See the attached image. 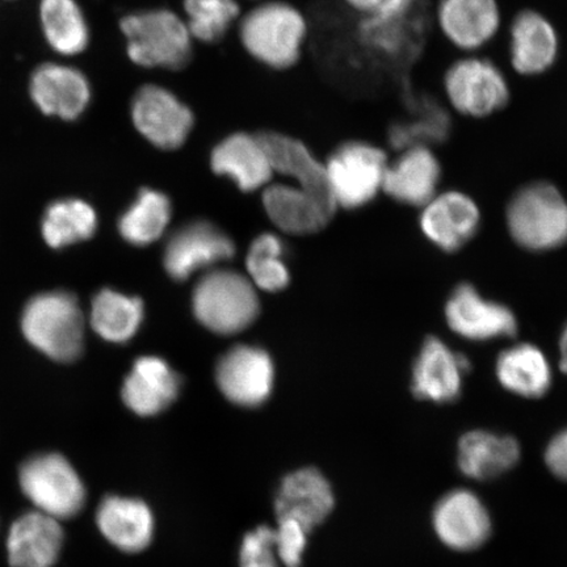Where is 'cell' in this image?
Segmentation results:
<instances>
[{
  "mask_svg": "<svg viewBox=\"0 0 567 567\" xmlns=\"http://www.w3.org/2000/svg\"><path fill=\"white\" fill-rule=\"evenodd\" d=\"M443 104L474 122L498 116L513 101L508 70L487 53L457 54L442 75Z\"/></svg>",
  "mask_w": 567,
  "mask_h": 567,
  "instance_id": "obj_1",
  "label": "cell"
},
{
  "mask_svg": "<svg viewBox=\"0 0 567 567\" xmlns=\"http://www.w3.org/2000/svg\"><path fill=\"white\" fill-rule=\"evenodd\" d=\"M425 21L423 0H384L378 9L360 17L358 41L374 61L399 68L413 61L421 52Z\"/></svg>",
  "mask_w": 567,
  "mask_h": 567,
  "instance_id": "obj_2",
  "label": "cell"
},
{
  "mask_svg": "<svg viewBox=\"0 0 567 567\" xmlns=\"http://www.w3.org/2000/svg\"><path fill=\"white\" fill-rule=\"evenodd\" d=\"M127 55L145 69L181 70L189 63L194 38L186 20L172 10L132 13L120 21Z\"/></svg>",
  "mask_w": 567,
  "mask_h": 567,
  "instance_id": "obj_3",
  "label": "cell"
},
{
  "mask_svg": "<svg viewBox=\"0 0 567 567\" xmlns=\"http://www.w3.org/2000/svg\"><path fill=\"white\" fill-rule=\"evenodd\" d=\"M21 330L34 349L60 363H71L83 351L82 309L65 290L34 296L23 310Z\"/></svg>",
  "mask_w": 567,
  "mask_h": 567,
  "instance_id": "obj_4",
  "label": "cell"
},
{
  "mask_svg": "<svg viewBox=\"0 0 567 567\" xmlns=\"http://www.w3.org/2000/svg\"><path fill=\"white\" fill-rule=\"evenodd\" d=\"M307 34L308 23L302 13L282 2L255 7L239 25L240 42L247 53L276 70L296 65Z\"/></svg>",
  "mask_w": 567,
  "mask_h": 567,
  "instance_id": "obj_5",
  "label": "cell"
},
{
  "mask_svg": "<svg viewBox=\"0 0 567 567\" xmlns=\"http://www.w3.org/2000/svg\"><path fill=\"white\" fill-rule=\"evenodd\" d=\"M507 225L516 244L532 251L553 250L567 243V202L556 186L534 182L512 198Z\"/></svg>",
  "mask_w": 567,
  "mask_h": 567,
  "instance_id": "obj_6",
  "label": "cell"
},
{
  "mask_svg": "<svg viewBox=\"0 0 567 567\" xmlns=\"http://www.w3.org/2000/svg\"><path fill=\"white\" fill-rule=\"evenodd\" d=\"M503 38L509 74L537 80L551 73L563 54V38L555 20L536 7H523L507 20Z\"/></svg>",
  "mask_w": 567,
  "mask_h": 567,
  "instance_id": "obj_7",
  "label": "cell"
},
{
  "mask_svg": "<svg viewBox=\"0 0 567 567\" xmlns=\"http://www.w3.org/2000/svg\"><path fill=\"white\" fill-rule=\"evenodd\" d=\"M431 24L457 54L487 53L505 32L501 0H436Z\"/></svg>",
  "mask_w": 567,
  "mask_h": 567,
  "instance_id": "obj_8",
  "label": "cell"
},
{
  "mask_svg": "<svg viewBox=\"0 0 567 567\" xmlns=\"http://www.w3.org/2000/svg\"><path fill=\"white\" fill-rule=\"evenodd\" d=\"M389 157L370 141L352 140L338 146L324 163L337 207L354 209L371 203L382 190Z\"/></svg>",
  "mask_w": 567,
  "mask_h": 567,
  "instance_id": "obj_9",
  "label": "cell"
},
{
  "mask_svg": "<svg viewBox=\"0 0 567 567\" xmlns=\"http://www.w3.org/2000/svg\"><path fill=\"white\" fill-rule=\"evenodd\" d=\"M198 321L216 334L230 336L245 330L259 313V300L250 280L233 271L204 276L194 293Z\"/></svg>",
  "mask_w": 567,
  "mask_h": 567,
  "instance_id": "obj_10",
  "label": "cell"
},
{
  "mask_svg": "<svg viewBox=\"0 0 567 567\" xmlns=\"http://www.w3.org/2000/svg\"><path fill=\"white\" fill-rule=\"evenodd\" d=\"M20 487L38 512L56 520L81 513L86 488L69 461L56 453L27 460L20 467Z\"/></svg>",
  "mask_w": 567,
  "mask_h": 567,
  "instance_id": "obj_11",
  "label": "cell"
},
{
  "mask_svg": "<svg viewBox=\"0 0 567 567\" xmlns=\"http://www.w3.org/2000/svg\"><path fill=\"white\" fill-rule=\"evenodd\" d=\"M131 115L141 136L163 151L182 147L195 124L193 111L158 84H146L136 92Z\"/></svg>",
  "mask_w": 567,
  "mask_h": 567,
  "instance_id": "obj_12",
  "label": "cell"
},
{
  "mask_svg": "<svg viewBox=\"0 0 567 567\" xmlns=\"http://www.w3.org/2000/svg\"><path fill=\"white\" fill-rule=\"evenodd\" d=\"M432 526L439 540L456 551L481 548L493 530L485 503L467 488H456L442 496L432 513Z\"/></svg>",
  "mask_w": 567,
  "mask_h": 567,
  "instance_id": "obj_13",
  "label": "cell"
},
{
  "mask_svg": "<svg viewBox=\"0 0 567 567\" xmlns=\"http://www.w3.org/2000/svg\"><path fill=\"white\" fill-rule=\"evenodd\" d=\"M446 322L452 331L474 342L513 337L516 317L506 305L484 299L471 284H461L445 305Z\"/></svg>",
  "mask_w": 567,
  "mask_h": 567,
  "instance_id": "obj_14",
  "label": "cell"
},
{
  "mask_svg": "<svg viewBox=\"0 0 567 567\" xmlns=\"http://www.w3.org/2000/svg\"><path fill=\"white\" fill-rule=\"evenodd\" d=\"M274 365L268 354L250 346H238L219 360L216 379L219 390L238 406L257 408L271 395Z\"/></svg>",
  "mask_w": 567,
  "mask_h": 567,
  "instance_id": "obj_15",
  "label": "cell"
},
{
  "mask_svg": "<svg viewBox=\"0 0 567 567\" xmlns=\"http://www.w3.org/2000/svg\"><path fill=\"white\" fill-rule=\"evenodd\" d=\"M389 158L382 190L393 200L424 207L437 195L442 163L435 147L413 146Z\"/></svg>",
  "mask_w": 567,
  "mask_h": 567,
  "instance_id": "obj_16",
  "label": "cell"
},
{
  "mask_svg": "<svg viewBox=\"0 0 567 567\" xmlns=\"http://www.w3.org/2000/svg\"><path fill=\"white\" fill-rule=\"evenodd\" d=\"M466 371H470V361L463 354L453 352L443 340L429 337L416 357L411 390L417 400L439 405L452 403L461 395Z\"/></svg>",
  "mask_w": 567,
  "mask_h": 567,
  "instance_id": "obj_17",
  "label": "cell"
},
{
  "mask_svg": "<svg viewBox=\"0 0 567 567\" xmlns=\"http://www.w3.org/2000/svg\"><path fill=\"white\" fill-rule=\"evenodd\" d=\"M30 95L44 115L75 122L87 110L92 92L81 70L47 62L33 71Z\"/></svg>",
  "mask_w": 567,
  "mask_h": 567,
  "instance_id": "obj_18",
  "label": "cell"
},
{
  "mask_svg": "<svg viewBox=\"0 0 567 567\" xmlns=\"http://www.w3.org/2000/svg\"><path fill=\"white\" fill-rule=\"evenodd\" d=\"M236 254L233 240L209 223H195L175 233L166 247L165 267L177 281Z\"/></svg>",
  "mask_w": 567,
  "mask_h": 567,
  "instance_id": "obj_19",
  "label": "cell"
},
{
  "mask_svg": "<svg viewBox=\"0 0 567 567\" xmlns=\"http://www.w3.org/2000/svg\"><path fill=\"white\" fill-rule=\"evenodd\" d=\"M423 208L424 236L444 251L460 250L478 230L480 209L470 196L458 190L437 194Z\"/></svg>",
  "mask_w": 567,
  "mask_h": 567,
  "instance_id": "obj_20",
  "label": "cell"
},
{
  "mask_svg": "<svg viewBox=\"0 0 567 567\" xmlns=\"http://www.w3.org/2000/svg\"><path fill=\"white\" fill-rule=\"evenodd\" d=\"M334 493L329 481L315 467H305L282 480L275 501L278 520L292 519L310 532L334 508Z\"/></svg>",
  "mask_w": 567,
  "mask_h": 567,
  "instance_id": "obj_21",
  "label": "cell"
},
{
  "mask_svg": "<svg viewBox=\"0 0 567 567\" xmlns=\"http://www.w3.org/2000/svg\"><path fill=\"white\" fill-rule=\"evenodd\" d=\"M258 137L266 148L274 174L293 177L305 193L317 198L324 207L337 210L323 163L301 141L278 132H261Z\"/></svg>",
  "mask_w": 567,
  "mask_h": 567,
  "instance_id": "obj_22",
  "label": "cell"
},
{
  "mask_svg": "<svg viewBox=\"0 0 567 567\" xmlns=\"http://www.w3.org/2000/svg\"><path fill=\"white\" fill-rule=\"evenodd\" d=\"M63 544L60 520L40 512L21 515L7 537V551L13 567H52Z\"/></svg>",
  "mask_w": 567,
  "mask_h": 567,
  "instance_id": "obj_23",
  "label": "cell"
},
{
  "mask_svg": "<svg viewBox=\"0 0 567 567\" xmlns=\"http://www.w3.org/2000/svg\"><path fill=\"white\" fill-rule=\"evenodd\" d=\"M181 380L165 360L141 358L125 379L123 401L133 413L153 416L165 411L179 394Z\"/></svg>",
  "mask_w": 567,
  "mask_h": 567,
  "instance_id": "obj_24",
  "label": "cell"
},
{
  "mask_svg": "<svg viewBox=\"0 0 567 567\" xmlns=\"http://www.w3.org/2000/svg\"><path fill=\"white\" fill-rule=\"evenodd\" d=\"M212 168L231 177L243 190H257L271 181L274 169L258 134L236 133L212 153Z\"/></svg>",
  "mask_w": 567,
  "mask_h": 567,
  "instance_id": "obj_25",
  "label": "cell"
},
{
  "mask_svg": "<svg viewBox=\"0 0 567 567\" xmlns=\"http://www.w3.org/2000/svg\"><path fill=\"white\" fill-rule=\"evenodd\" d=\"M96 523L106 540L126 553L146 549L154 535L151 508L140 499L106 496L97 508Z\"/></svg>",
  "mask_w": 567,
  "mask_h": 567,
  "instance_id": "obj_26",
  "label": "cell"
},
{
  "mask_svg": "<svg viewBox=\"0 0 567 567\" xmlns=\"http://www.w3.org/2000/svg\"><path fill=\"white\" fill-rule=\"evenodd\" d=\"M520 455V445L515 437L474 430L460 439L457 465L465 477L488 481L512 471Z\"/></svg>",
  "mask_w": 567,
  "mask_h": 567,
  "instance_id": "obj_27",
  "label": "cell"
},
{
  "mask_svg": "<svg viewBox=\"0 0 567 567\" xmlns=\"http://www.w3.org/2000/svg\"><path fill=\"white\" fill-rule=\"evenodd\" d=\"M264 202L269 218L281 230L299 236L322 230L336 213L301 188L284 184L268 187Z\"/></svg>",
  "mask_w": 567,
  "mask_h": 567,
  "instance_id": "obj_28",
  "label": "cell"
},
{
  "mask_svg": "<svg viewBox=\"0 0 567 567\" xmlns=\"http://www.w3.org/2000/svg\"><path fill=\"white\" fill-rule=\"evenodd\" d=\"M501 385L523 399H540L551 385V370L536 346L522 343L499 354L495 367Z\"/></svg>",
  "mask_w": 567,
  "mask_h": 567,
  "instance_id": "obj_29",
  "label": "cell"
},
{
  "mask_svg": "<svg viewBox=\"0 0 567 567\" xmlns=\"http://www.w3.org/2000/svg\"><path fill=\"white\" fill-rule=\"evenodd\" d=\"M451 116L443 103L421 101L390 125L389 145L395 152L413 146L436 147L450 137Z\"/></svg>",
  "mask_w": 567,
  "mask_h": 567,
  "instance_id": "obj_30",
  "label": "cell"
},
{
  "mask_svg": "<svg viewBox=\"0 0 567 567\" xmlns=\"http://www.w3.org/2000/svg\"><path fill=\"white\" fill-rule=\"evenodd\" d=\"M40 20L54 52L73 56L86 51L90 30L76 0H41Z\"/></svg>",
  "mask_w": 567,
  "mask_h": 567,
  "instance_id": "obj_31",
  "label": "cell"
},
{
  "mask_svg": "<svg viewBox=\"0 0 567 567\" xmlns=\"http://www.w3.org/2000/svg\"><path fill=\"white\" fill-rule=\"evenodd\" d=\"M144 318V305L136 297H126L104 289L91 305L90 322L97 336L113 343H124L136 334Z\"/></svg>",
  "mask_w": 567,
  "mask_h": 567,
  "instance_id": "obj_32",
  "label": "cell"
},
{
  "mask_svg": "<svg viewBox=\"0 0 567 567\" xmlns=\"http://www.w3.org/2000/svg\"><path fill=\"white\" fill-rule=\"evenodd\" d=\"M97 218L94 208L78 198L51 204L42 218V237L52 248L66 247L94 236Z\"/></svg>",
  "mask_w": 567,
  "mask_h": 567,
  "instance_id": "obj_33",
  "label": "cell"
},
{
  "mask_svg": "<svg viewBox=\"0 0 567 567\" xmlns=\"http://www.w3.org/2000/svg\"><path fill=\"white\" fill-rule=\"evenodd\" d=\"M172 217L167 196L153 189L141 190L136 203L120 219L118 229L127 243L146 246L162 237Z\"/></svg>",
  "mask_w": 567,
  "mask_h": 567,
  "instance_id": "obj_34",
  "label": "cell"
},
{
  "mask_svg": "<svg viewBox=\"0 0 567 567\" xmlns=\"http://www.w3.org/2000/svg\"><path fill=\"white\" fill-rule=\"evenodd\" d=\"M183 6L190 34L205 44L221 40L240 13L236 0H184Z\"/></svg>",
  "mask_w": 567,
  "mask_h": 567,
  "instance_id": "obj_35",
  "label": "cell"
},
{
  "mask_svg": "<svg viewBox=\"0 0 567 567\" xmlns=\"http://www.w3.org/2000/svg\"><path fill=\"white\" fill-rule=\"evenodd\" d=\"M281 240L272 234H264L254 240L247 257V269L254 284L267 292H278L289 282V272L281 260Z\"/></svg>",
  "mask_w": 567,
  "mask_h": 567,
  "instance_id": "obj_36",
  "label": "cell"
},
{
  "mask_svg": "<svg viewBox=\"0 0 567 567\" xmlns=\"http://www.w3.org/2000/svg\"><path fill=\"white\" fill-rule=\"evenodd\" d=\"M275 529L258 527L247 534L240 545V567H279Z\"/></svg>",
  "mask_w": 567,
  "mask_h": 567,
  "instance_id": "obj_37",
  "label": "cell"
},
{
  "mask_svg": "<svg viewBox=\"0 0 567 567\" xmlns=\"http://www.w3.org/2000/svg\"><path fill=\"white\" fill-rule=\"evenodd\" d=\"M309 532L292 519L279 520L275 529L276 551L286 567H300Z\"/></svg>",
  "mask_w": 567,
  "mask_h": 567,
  "instance_id": "obj_38",
  "label": "cell"
},
{
  "mask_svg": "<svg viewBox=\"0 0 567 567\" xmlns=\"http://www.w3.org/2000/svg\"><path fill=\"white\" fill-rule=\"evenodd\" d=\"M545 465L558 480L567 482V429L558 432L545 450Z\"/></svg>",
  "mask_w": 567,
  "mask_h": 567,
  "instance_id": "obj_39",
  "label": "cell"
},
{
  "mask_svg": "<svg viewBox=\"0 0 567 567\" xmlns=\"http://www.w3.org/2000/svg\"><path fill=\"white\" fill-rule=\"evenodd\" d=\"M382 2H384V0H342L347 9L357 13L359 18L368 16V13L378 9Z\"/></svg>",
  "mask_w": 567,
  "mask_h": 567,
  "instance_id": "obj_40",
  "label": "cell"
},
{
  "mask_svg": "<svg viewBox=\"0 0 567 567\" xmlns=\"http://www.w3.org/2000/svg\"><path fill=\"white\" fill-rule=\"evenodd\" d=\"M559 352H561V370L567 374V324L559 339Z\"/></svg>",
  "mask_w": 567,
  "mask_h": 567,
  "instance_id": "obj_41",
  "label": "cell"
}]
</instances>
